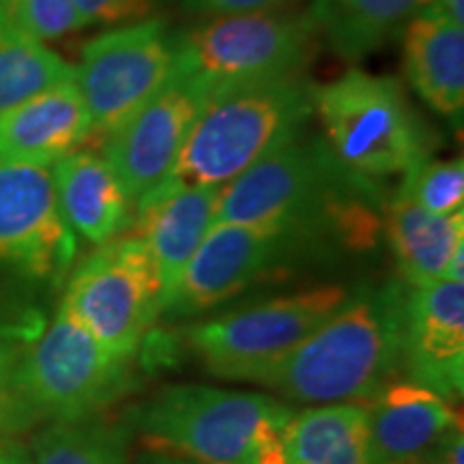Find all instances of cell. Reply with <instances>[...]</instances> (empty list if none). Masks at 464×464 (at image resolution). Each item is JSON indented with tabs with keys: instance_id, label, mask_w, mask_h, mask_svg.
<instances>
[{
	"instance_id": "obj_1",
	"label": "cell",
	"mask_w": 464,
	"mask_h": 464,
	"mask_svg": "<svg viewBox=\"0 0 464 464\" xmlns=\"http://www.w3.org/2000/svg\"><path fill=\"white\" fill-rule=\"evenodd\" d=\"M374 179L353 172L324 140L299 133L219 189L216 224L280 226L327 247L370 249L382 228Z\"/></svg>"
},
{
	"instance_id": "obj_2",
	"label": "cell",
	"mask_w": 464,
	"mask_h": 464,
	"mask_svg": "<svg viewBox=\"0 0 464 464\" xmlns=\"http://www.w3.org/2000/svg\"><path fill=\"white\" fill-rule=\"evenodd\" d=\"M406 290L348 295L310 338L249 382L290 402H368L402 372Z\"/></svg>"
},
{
	"instance_id": "obj_3",
	"label": "cell",
	"mask_w": 464,
	"mask_h": 464,
	"mask_svg": "<svg viewBox=\"0 0 464 464\" xmlns=\"http://www.w3.org/2000/svg\"><path fill=\"white\" fill-rule=\"evenodd\" d=\"M295 411L276 396L213 385H168L133 411L147 451L200 464H286Z\"/></svg>"
},
{
	"instance_id": "obj_4",
	"label": "cell",
	"mask_w": 464,
	"mask_h": 464,
	"mask_svg": "<svg viewBox=\"0 0 464 464\" xmlns=\"http://www.w3.org/2000/svg\"><path fill=\"white\" fill-rule=\"evenodd\" d=\"M312 114V84L304 75L211 92L170 179L222 189L304 133Z\"/></svg>"
},
{
	"instance_id": "obj_5",
	"label": "cell",
	"mask_w": 464,
	"mask_h": 464,
	"mask_svg": "<svg viewBox=\"0 0 464 464\" xmlns=\"http://www.w3.org/2000/svg\"><path fill=\"white\" fill-rule=\"evenodd\" d=\"M312 110L329 150L374 181L430 160L437 144L402 86L385 75L351 69L334 82L312 86Z\"/></svg>"
},
{
	"instance_id": "obj_6",
	"label": "cell",
	"mask_w": 464,
	"mask_h": 464,
	"mask_svg": "<svg viewBox=\"0 0 464 464\" xmlns=\"http://www.w3.org/2000/svg\"><path fill=\"white\" fill-rule=\"evenodd\" d=\"M133 385V357L114 355L58 305L44 334L17 359L15 423L86 420L127 396Z\"/></svg>"
},
{
	"instance_id": "obj_7",
	"label": "cell",
	"mask_w": 464,
	"mask_h": 464,
	"mask_svg": "<svg viewBox=\"0 0 464 464\" xmlns=\"http://www.w3.org/2000/svg\"><path fill=\"white\" fill-rule=\"evenodd\" d=\"M340 284H321L226 312L185 329V344L208 374L249 382L280 362L348 299Z\"/></svg>"
},
{
	"instance_id": "obj_8",
	"label": "cell",
	"mask_w": 464,
	"mask_h": 464,
	"mask_svg": "<svg viewBox=\"0 0 464 464\" xmlns=\"http://www.w3.org/2000/svg\"><path fill=\"white\" fill-rule=\"evenodd\" d=\"M181 65L211 92L304 75L318 50L307 15H219L179 37Z\"/></svg>"
},
{
	"instance_id": "obj_9",
	"label": "cell",
	"mask_w": 464,
	"mask_h": 464,
	"mask_svg": "<svg viewBox=\"0 0 464 464\" xmlns=\"http://www.w3.org/2000/svg\"><path fill=\"white\" fill-rule=\"evenodd\" d=\"M61 307L121 357H136L161 316V290L147 249L116 237L73 269Z\"/></svg>"
},
{
	"instance_id": "obj_10",
	"label": "cell",
	"mask_w": 464,
	"mask_h": 464,
	"mask_svg": "<svg viewBox=\"0 0 464 464\" xmlns=\"http://www.w3.org/2000/svg\"><path fill=\"white\" fill-rule=\"evenodd\" d=\"M179 34L161 20L123 24L91 39L75 67L92 133L108 138L164 89L179 67Z\"/></svg>"
},
{
	"instance_id": "obj_11",
	"label": "cell",
	"mask_w": 464,
	"mask_h": 464,
	"mask_svg": "<svg viewBox=\"0 0 464 464\" xmlns=\"http://www.w3.org/2000/svg\"><path fill=\"white\" fill-rule=\"evenodd\" d=\"M323 249L321 243L280 226L216 224L189 260L164 314H202Z\"/></svg>"
},
{
	"instance_id": "obj_12",
	"label": "cell",
	"mask_w": 464,
	"mask_h": 464,
	"mask_svg": "<svg viewBox=\"0 0 464 464\" xmlns=\"http://www.w3.org/2000/svg\"><path fill=\"white\" fill-rule=\"evenodd\" d=\"M211 89L179 61L164 89L103 142V158L131 202L168 181Z\"/></svg>"
},
{
	"instance_id": "obj_13",
	"label": "cell",
	"mask_w": 464,
	"mask_h": 464,
	"mask_svg": "<svg viewBox=\"0 0 464 464\" xmlns=\"http://www.w3.org/2000/svg\"><path fill=\"white\" fill-rule=\"evenodd\" d=\"M78 239L58 207L50 170L0 161V265L28 280L61 282Z\"/></svg>"
},
{
	"instance_id": "obj_14",
	"label": "cell",
	"mask_w": 464,
	"mask_h": 464,
	"mask_svg": "<svg viewBox=\"0 0 464 464\" xmlns=\"http://www.w3.org/2000/svg\"><path fill=\"white\" fill-rule=\"evenodd\" d=\"M402 372L451 404L464 392V282L434 280L406 293Z\"/></svg>"
},
{
	"instance_id": "obj_15",
	"label": "cell",
	"mask_w": 464,
	"mask_h": 464,
	"mask_svg": "<svg viewBox=\"0 0 464 464\" xmlns=\"http://www.w3.org/2000/svg\"><path fill=\"white\" fill-rule=\"evenodd\" d=\"M218 188L168 179L133 202L131 237L147 249L161 290V314L216 222Z\"/></svg>"
},
{
	"instance_id": "obj_16",
	"label": "cell",
	"mask_w": 464,
	"mask_h": 464,
	"mask_svg": "<svg viewBox=\"0 0 464 464\" xmlns=\"http://www.w3.org/2000/svg\"><path fill=\"white\" fill-rule=\"evenodd\" d=\"M372 464L421 462L443 437L462 428L450 400L413 381H392L365 404Z\"/></svg>"
},
{
	"instance_id": "obj_17",
	"label": "cell",
	"mask_w": 464,
	"mask_h": 464,
	"mask_svg": "<svg viewBox=\"0 0 464 464\" xmlns=\"http://www.w3.org/2000/svg\"><path fill=\"white\" fill-rule=\"evenodd\" d=\"M91 133L75 80L58 84L0 114V161L45 168L78 150Z\"/></svg>"
},
{
	"instance_id": "obj_18",
	"label": "cell",
	"mask_w": 464,
	"mask_h": 464,
	"mask_svg": "<svg viewBox=\"0 0 464 464\" xmlns=\"http://www.w3.org/2000/svg\"><path fill=\"white\" fill-rule=\"evenodd\" d=\"M50 174L63 218L75 235L103 246L130 230L133 202L103 155L73 150Z\"/></svg>"
},
{
	"instance_id": "obj_19",
	"label": "cell",
	"mask_w": 464,
	"mask_h": 464,
	"mask_svg": "<svg viewBox=\"0 0 464 464\" xmlns=\"http://www.w3.org/2000/svg\"><path fill=\"white\" fill-rule=\"evenodd\" d=\"M404 73L413 91L443 116L464 108V26L421 11L404 26Z\"/></svg>"
},
{
	"instance_id": "obj_20",
	"label": "cell",
	"mask_w": 464,
	"mask_h": 464,
	"mask_svg": "<svg viewBox=\"0 0 464 464\" xmlns=\"http://www.w3.org/2000/svg\"><path fill=\"white\" fill-rule=\"evenodd\" d=\"M382 228L400 276L411 286L443 280L451 256L464 246V211L434 216L400 191L382 208Z\"/></svg>"
},
{
	"instance_id": "obj_21",
	"label": "cell",
	"mask_w": 464,
	"mask_h": 464,
	"mask_svg": "<svg viewBox=\"0 0 464 464\" xmlns=\"http://www.w3.org/2000/svg\"><path fill=\"white\" fill-rule=\"evenodd\" d=\"M432 0H314L310 22L344 61H362L385 45Z\"/></svg>"
},
{
	"instance_id": "obj_22",
	"label": "cell",
	"mask_w": 464,
	"mask_h": 464,
	"mask_svg": "<svg viewBox=\"0 0 464 464\" xmlns=\"http://www.w3.org/2000/svg\"><path fill=\"white\" fill-rule=\"evenodd\" d=\"M286 464H372L365 402H334L293 415L284 430Z\"/></svg>"
},
{
	"instance_id": "obj_23",
	"label": "cell",
	"mask_w": 464,
	"mask_h": 464,
	"mask_svg": "<svg viewBox=\"0 0 464 464\" xmlns=\"http://www.w3.org/2000/svg\"><path fill=\"white\" fill-rule=\"evenodd\" d=\"M73 80V65L15 26L0 7V114Z\"/></svg>"
},
{
	"instance_id": "obj_24",
	"label": "cell",
	"mask_w": 464,
	"mask_h": 464,
	"mask_svg": "<svg viewBox=\"0 0 464 464\" xmlns=\"http://www.w3.org/2000/svg\"><path fill=\"white\" fill-rule=\"evenodd\" d=\"M28 464H130L127 430L92 417L52 421L34 440Z\"/></svg>"
},
{
	"instance_id": "obj_25",
	"label": "cell",
	"mask_w": 464,
	"mask_h": 464,
	"mask_svg": "<svg viewBox=\"0 0 464 464\" xmlns=\"http://www.w3.org/2000/svg\"><path fill=\"white\" fill-rule=\"evenodd\" d=\"M398 191L434 216L464 211L462 158L420 161L404 172L402 188Z\"/></svg>"
},
{
	"instance_id": "obj_26",
	"label": "cell",
	"mask_w": 464,
	"mask_h": 464,
	"mask_svg": "<svg viewBox=\"0 0 464 464\" xmlns=\"http://www.w3.org/2000/svg\"><path fill=\"white\" fill-rule=\"evenodd\" d=\"M0 7L15 26L39 42L84 28L73 0H0Z\"/></svg>"
},
{
	"instance_id": "obj_27",
	"label": "cell",
	"mask_w": 464,
	"mask_h": 464,
	"mask_svg": "<svg viewBox=\"0 0 464 464\" xmlns=\"http://www.w3.org/2000/svg\"><path fill=\"white\" fill-rule=\"evenodd\" d=\"M84 26L133 24L147 20L153 0H73Z\"/></svg>"
},
{
	"instance_id": "obj_28",
	"label": "cell",
	"mask_w": 464,
	"mask_h": 464,
	"mask_svg": "<svg viewBox=\"0 0 464 464\" xmlns=\"http://www.w3.org/2000/svg\"><path fill=\"white\" fill-rule=\"evenodd\" d=\"M22 348L0 329V428L14 426V372Z\"/></svg>"
},
{
	"instance_id": "obj_29",
	"label": "cell",
	"mask_w": 464,
	"mask_h": 464,
	"mask_svg": "<svg viewBox=\"0 0 464 464\" xmlns=\"http://www.w3.org/2000/svg\"><path fill=\"white\" fill-rule=\"evenodd\" d=\"M191 9L211 15H239L254 11H269L286 0H185Z\"/></svg>"
},
{
	"instance_id": "obj_30",
	"label": "cell",
	"mask_w": 464,
	"mask_h": 464,
	"mask_svg": "<svg viewBox=\"0 0 464 464\" xmlns=\"http://www.w3.org/2000/svg\"><path fill=\"white\" fill-rule=\"evenodd\" d=\"M421 464H464V432L462 428L451 430L437 443L430 454L423 458Z\"/></svg>"
},
{
	"instance_id": "obj_31",
	"label": "cell",
	"mask_w": 464,
	"mask_h": 464,
	"mask_svg": "<svg viewBox=\"0 0 464 464\" xmlns=\"http://www.w3.org/2000/svg\"><path fill=\"white\" fill-rule=\"evenodd\" d=\"M428 11L454 22L458 26H464V0H432Z\"/></svg>"
},
{
	"instance_id": "obj_32",
	"label": "cell",
	"mask_w": 464,
	"mask_h": 464,
	"mask_svg": "<svg viewBox=\"0 0 464 464\" xmlns=\"http://www.w3.org/2000/svg\"><path fill=\"white\" fill-rule=\"evenodd\" d=\"M0 464H28V454L20 445L0 440Z\"/></svg>"
},
{
	"instance_id": "obj_33",
	"label": "cell",
	"mask_w": 464,
	"mask_h": 464,
	"mask_svg": "<svg viewBox=\"0 0 464 464\" xmlns=\"http://www.w3.org/2000/svg\"><path fill=\"white\" fill-rule=\"evenodd\" d=\"M138 464H200V462H191V460H183V458H177V456L149 451L147 456L140 458V462H138Z\"/></svg>"
},
{
	"instance_id": "obj_34",
	"label": "cell",
	"mask_w": 464,
	"mask_h": 464,
	"mask_svg": "<svg viewBox=\"0 0 464 464\" xmlns=\"http://www.w3.org/2000/svg\"><path fill=\"white\" fill-rule=\"evenodd\" d=\"M406 464H421V462H406Z\"/></svg>"
}]
</instances>
